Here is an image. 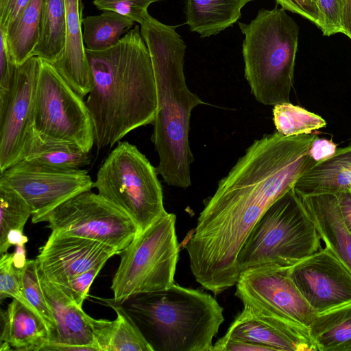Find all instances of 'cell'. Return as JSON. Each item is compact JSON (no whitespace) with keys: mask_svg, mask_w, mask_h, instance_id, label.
I'll return each mask as SVG.
<instances>
[{"mask_svg":"<svg viewBox=\"0 0 351 351\" xmlns=\"http://www.w3.org/2000/svg\"><path fill=\"white\" fill-rule=\"evenodd\" d=\"M30 0H0V29L5 31Z\"/></svg>","mask_w":351,"mask_h":351,"instance_id":"39","label":"cell"},{"mask_svg":"<svg viewBox=\"0 0 351 351\" xmlns=\"http://www.w3.org/2000/svg\"><path fill=\"white\" fill-rule=\"evenodd\" d=\"M245 77L257 101L266 106L289 102L299 27L287 10L261 9L249 23H239Z\"/></svg>","mask_w":351,"mask_h":351,"instance_id":"5","label":"cell"},{"mask_svg":"<svg viewBox=\"0 0 351 351\" xmlns=\"http://www.w3.org/2000/svg\"><path fill=\"white\" fill-rule=\"evenodd\" d=\"M32 209L24 198L10 186L0 182V254L8 252L10 230L23 231Z\"/></svg>","mask_w":351,"mask_h":351,"instance_id":"29","label":"cell"},{"mask_svg":"<svg viewBox=\"0 0 351 351\" xmlns=\"http://www.w3.org/2000/svg\"><path fill=\"white\" fill-rule=\"evenodd\" d=\"M317 137L265 135L219 180L184 246L191 272L204 289L219 294L235 285L240 249L266 210L317 164L309 152Z\"/></svg>","mask_w":351,"mask_h":351,"instance_id":"1","label":"cell"},{"mask_svg":"<svg viewBox=\"0 0 351 351\" xmlns=\"http://www.w3.org/2000/svg\"><path fill=\"white\" fill-rule=\"evenodd\" d=\"M176 215L167 213L137 234L121 252L112 280L114 302L123 304L139 294L167 289L174 284L180 247Z\"/></svg>","mask_w":351,"mask_h":351,"instance_id":"8","label":"cell"},{"mask_svg":"<svg viewBox=\"0 0 351 351\" xmlns=\"http://www.w3.org/2000/svg\"><path fill=\"white\" fill-rule=\"evenodd\" d=\"M342 26L343 34L351 39V0H346L343 12Z\"/></svg>","mask_w":351,"mask_h":351,"instance_id":"42","label":"cell"},{"mask_svg":"<svg viewBox=\"0 0 351 351\" xmlns=\"http://www.w3.org/2000/svg\"><path fill=\"white\" fill-rule=\"evenodd\" d=\"M66 19L64 53L53 66L81 97L90 92L93 80L83 39L81 0H65Z\"/></svg>","mask_w":351,"mask_h":351,"instance_id":"18","label":"cell"},{"mask_svg":"<svg viewBox=\"0 0 351 351\" xmlns=\"http://www.w3.org/2000/svg\"><path fill=\"white\" fill-rule=\"evenodd\" d=\"M18 67L10 56L5 34L0 30V93L9 90Z\"/></svg>","mask_w":351,"mask_h":351,"instance_id":"36","label":"cell"},{"mask_svg":"<svg viewBox=\"0 0 351 351\" xmlns=\"http://www.w3.org/2000/svg\"><path fill=\"white\" fill-rule=\"evenodd\" d=\"M321 238L294 187L252 228L237 258L239 273L263 265L291 267L322 249Z\"/></svg>","mask_w":351,"mask_h":351,"instance_id":"6","label":"cell"},{"mask_svg":"<svg viewBox=\"0 0 351 351\" xmlns=\"http://www.w3.org/2000/svg\"><path fill=\"white\" fill-rule=\"evenodd\" d=\"M253 0H184L186 24L202 38L217 35L232 26L241 9Z\"/></svg>","mask_w":351,"mask_h":351,"instance_id":"24","label":"cell"},{"mask_svg":"<svg viewBox=\"0 0 351 351\" xmlns=\"http://www.w3.org/2000/svg\"><path fill=\"white\" fill-rule=\"evenodd\" d=\"M32 127L45 136L67 141L89 153L95 145L93 121L83 97L51 63L40 59Z\"/></svg>","mask_w":351,"mask_h":351,"instance_id":"9","label":"cell"},{"mask_svg":"<svg viewBox=\"0 0 351 351\" xmlns=\"http://www.w3.org/2000/svg\"><path fill=\"white\" fill-rule=\"evenodd\" d=\"M43 0H30L16 19L8 26L5 34L13 62L21 66L32 57L40 38Z\"/></svg>","mask_w":351,"mask_h":351,"instance_id":"25","label":"cell"},{"mask_svg":"<svg viewBox=\"0 0 351 351\" xmlns=\"http://www.w3.org/2000/svg\"><path fill=\"white\" fill-rule=\"evenodd\" d=\"M65 0H43L40 34L32 56L51 64L62 56L66 35Z\"/></svg>","mask_w":351,"mask_h":351,"instance_id":"27","label":"cell"},{"mask_svg":"<svg viewBox=\"0 0 351 351\" xmlns=\"http://www.w3.org/2000/svg\"><path fill=\"white\" fill-rule=\"evenodd\" d=\"M289 273L317 313L351 302V271L326 246L289 267Z\"/></svg>","mask_w":351,"mask_h":351,"instance_id":"14","label":"cell"},{"mask_svg":"<svg viewBox=\"0 0 351 351\" xmlns=\"http://www.w3.org/2000/svg\"><path fill=\"white\" fill-rule=\"evenodd\" d=\"M128 300L127 311L154 351H213L224 317L209 293L174 283Z\"/></svg>","mask_w":351,"mask_h":351,"instance_id":"4","label":"cell"},{"mask_svg":"<svg viewBox=\"0 0 351 351\" xmlns=\"http://www.w3.org/2000/svg\"><path fill=\"white\" fill-rule=\"evenodd\" d=\"M306 1H307L309 3H311V4H313V5H315L317 8L316 4H315V1L316 0H306Z\"/></svg>","mask_w":351,"mask_h":351,"instance_id":"45","label":"cell"},{"mask_svg":"<svg viewBox=\"0 0 351 351\" xmlns=\"http://www.w3.org/2000/svg\"><path fill=\"white\" fill-rule=\"evenodd\" d=\"M223 337L258 343L271 350L317 351L308 327L248 304H243Z\"/></svg>","mask_w":351,"mask_h":351,"instance_id":"16","label":"cell"},{"mask_svg":"<svg viewBox=\"0 0 351 351\" xmlns=\"http://www.w3.org/2000/svg\"><path fill=\"white\" fill-rule=\"evenodd\" d=\"M287 11L297 14L314 23L319 29L322 22L317 8L306 0H275Z\"/></svg>","mask_w":351,"mask_h":351,"instance_id":"37","label":"cell"},{"mask_svg":"<svg viewBox=\"0 0 351 351\" xmlns=\"http://www.w3.org/2000/svg\"><path fill=\"white\" fill-rule=\"evenodd\" d=\"M2 329L1 343H6L11 350H42L49 342L46 326L38 315L19 300L12 298L1 313Z\"/></svg>","mask_w":351,"mask_h":351,"instance_id":"21","label":"cell"},{"mask_svg":"<svg viewBox=\"0 0 351 351\" xmlns=\"http://www.w3.org/2000/svg\"><path fill=\"white\" fill-rule=\"evenodd\" d=\"M308 328L317 351H351V302L317 313Z\"/></svg>","mask_w":351,"mask_h":351,"instance_id":"26","label":"cell"},{"mask_svg":"<svg viewBox=\"0 0 351 351\" xmlns=\"http://www.w3.org/2000/svg\"><path fill=\"white\" fill-rule=\"evenodd\" d=\"M13 259L14 253L5 252L1 254L0 301L2 302L8 297L14 298L35 312L26 300L23 293L21 280L23 269H17L14 265Z\"/></svg>","mask_w":351,"mask_h":351,"instance_id":"32","label":"cell"},{"mask_svg":"<svg viewBox=\"0 0 351 351\" xmlns=\"http://www.w3.org/2000/svg\"><path fill=\"white\" fill-rule=\"evenodd\" d=\"M160 0H93V5L101 11H112L142 24L149 15V6Z\"/></svg>","mask_w":351,"mask_h":351,"instance_id":"33","label":"cell"},{"mask_svg":"<svg viewBox=\"0 0 351 351\" xmlns=\"http://www.w3.org/2000/svg\"><path fill=\"white\" fill-rule=\"evenodd\" d=\"M268 351L269 348L237 338L221 337L213 344V351Z\"/></svg>","mask_w":351,"mask_h":351,"instance_id":"38","label":"cell"},{"mask_svg":"<svg viewBox=\"0 0 351 351\" xmlns=\"http://www.w3.org/2000/svg\"><path fill=\"white\" fill-rule=\"evenodd\" d=\"M40 58L32 56L18 67L9 90L0 93V173L21 160L32 127Z\"/></svg>","mask_w":351,"mask_h":351,"instance_id":"13","label":"cell"},{"mask_svg":"<svg viewBox=\"0 0 351 351\" xmlns=\"http://www.w3.org/2000/svg\"><path fill=\"white\" fill-rule=\"evenodd\" d=\"M336 150L337 146L331 140L317 136L313 141L309 152L311 156L317 163L332 156Z\"/></svg>","mask_w":351,"mask_h":351,"instance_id":"40","label":"cell"},{"mask_svg":"<svg viewBox=\"0 0 351 351\" xmlns=\"http://www.w3.org/2000/svg\"><path fill=\"white\" fill-rule=\"evenodd\" d=\"M273 121L276 132L286 136L311 134L326 125L319 115L290 102L274 106Z\"/></svg>","mask_w":351,"mask_h":351,"instance_id":"30","label":"cell"},{"mask_svg":"<svg viewBox=\"0 0 351 351\" xmlns=\"http://www.w3.org/2000/svg\"><path fill=\"white\" fill-rule=\"evenodd\" d=\"M300 197L338 195L351 190V144L337 149L326 160L317 162L294 186Z\"/></svg>","mask_w":351,"mask_h":351,"instance_id":"20","label":"cell"},{"mask_svg":"<svg viewBox=\"0 0 351 351\" xmlns=\"http://www.w3.org/2000/svg\"><path fill=\"white\" fill-rule=\"evenodd\" d=\"M93 85L86 104L98 150L112 147L131 131L153 123L157 93L152 63L141 29L100 51L86 49Z\"/></svg>","mask_w":351,"mask_h":351,"instance_id":"2","label":"cell"},{"mask_svg":"<svg viewBox=\"0 0 351 351\" xmlns=\"http://www.w3.org/2000/svg\"><path fill=\"white\" fill-rule=\"evenodd\" d=\"M105 264L97 266L78 274L69 280L64 285H58L67 293L81 307L84 300L88 295L89 289Z\"/></svg>","mask_w":351,"mask_h":351,"instance_id":"35","label":"cell"},{"mask_svg":"<svg viewBox=\"0 0 351 351\" xmlns=\"http://www.w3.org/2000/svg\"><path fill=\"white\" fill-rule=\"evenodd\" d=\"M40 280L56 325V336L49 343L90 346L100 351L93 328L94 318L86 314L61 287L40 274Z\"/></svg>","mask_w":351,"mask_h":351,"instance_id":"17","label":"cell"},{"mask_svg":"<svg viewBox=\"0 0 351 351\" xmlns=\"http://www.w3.org/2000/svg\"><path fill=\"white\" fill-rule=\"evenodd\" d=\"M82 23L84 45L90 51L113 47L134 25L130 19L112 11L82 18Z\"/></svg>","mask_w":351,"mask_h":351,"instance_id":"28","label":"cell"},{"mask_svg":"<svg viewBox=\"0 0 351 351\" xmlns=\"http://www.w3.org/2000/svg\"><path fill=\"white\" fill-rule=\"evenodd\" d=\"M117 314L113 321L93 319V328L100 351H154L139 327L122 304L100 299Z\"/></svg>","mask_w":351,"mask_h":351,"instance_id":"22","label":"cell"},{"mask_svg":"<svg viewBox=\"0 0 351 351\" xmlns=\"http://www.w3.org/2000/svg\"><path fill=\"white\" fill-rule=\"evenodd\" d=\"M58 168L78 169L90 162L89 153L67 141L40 134L31 127L25 140L21 160Z\"/></svg>","mask_w":351,"mask_h":351,"instance_id":"23","label":"cell"},{"mask_svg":"<svg viewBox=\"0 0 351 351\" xmlns=\"http://www.w3.org/2000/svg\"><path fill=\"white\" fill-rule=\"evenodd\" d=\"M21 280L26 300L46 326L49 337V342L53 341L56 332V321L40 284L36 259L27 260L22 270Z\"/></svg>","mask_w":351,"mask_h":351,"instance_id":"31","label":"cell"},{"mask_svg":"<svg viewBox=\"0 0 351 351\" xmlns=\"http://www.w3.org/2000/svg\"><path fill=\"white\" fill-rule=\"evenodd\" d=\"M342 217L351 233V190L336 195Z\"/></svg>","mask_w":351,"mask_h":351,"instance_id":"41","label":"cell"},{"mask_svg":"<svg viewBox=\"0 0 351 351\" xmlns=\"http://www.w3.org/2000/svg\"><path fill=\"white\" fill-rule=\"evenodd\" d=\"M51 232L96 241L121 252L138 234L133 221L91 190L67 199L39 219Z\"/></svg>","mask_w":351,"mask_h":351,"instance_id":"10","label":"cell"},{"mask_svg":"<svg viewBox=\"0 0 351 351\" xmlns=\"http://www.w3.org/2000/svg\"><path fill=\"white\" fill-rule=\"evenodd\" d=\"M158 174L135 145L120 141L100 166L93 188L133 221L138 234L167 213Z\"/></svg>","mask_w":351,"mask_h":351,"instance_id":"7","label":"cell"},{"mask_svg":"<svg viewBox=\"0 0 351 351\" xmlns=\"http://www.w3.org/2000/svg\"><path fill=\"white\" fill-rule=\"evenodd\" d=\"M14 253V265L17 269H23L27 258L25 256V245H15Z\"/></svg>","mask_w":351,"mask_h":351,"instance_id":"44","label":"cell"},{"mask_svg":"<svg viewBox=\"0 0 351 351\" xmlns=\"http://www.w3.org/2000/svg\"><path fill=\"white\" fill-rule=\"evenodd\" d=\"M0 182L15 189L32 209V222L71 197L93 188L87 170L58 168L20 160L0 173Z\"/></svg>","mask_w":351,"mask_h":351,"instance_id":"11","label":"cell"},{"mask_svg":"<svg viewBox=\"0 0 351 351\" xmlns=\"http://www.w3.org/2000/svg\"><path fill=\"white\" fill-rule=\"evenodd\" d=\"M120 252L102 243L51 232L36 256L40 274L64 285L78 274L106 261Z\"/></svg>","mask_w":351,"mask_h":351,"instance_id":"15","label":"cell"},{"mask_svg":"<svg viewBox=\"0 0 351 351\" xmlns=\"http://www.w3.org/2000/svg\"><path fill=\"white\" fill-rule=\"evenodd\" d=\"M300 197L325 246L351 271V233L342 217L337 196L320 194Z\"/></svg>","mask_w":351,"mask_h":351,"instance_id":"19","label":"cell"},{"mask_svg":"<svg viewBox=\"0 0 351 351\" xmlns=\"http://www.w3.org/2000/svg\"><path fill=\"white\" fill-rule=\"evenodd\" d=\"M289 269L263 265L245 269L235 284V295L243 304L293 319L309 328L317 313L291 280Z\"/></svg>","mask_w":351,"mask_h":351,"instance_id":"12","label":"cell"},{"mask_svg":"<svg viewBox=\"0 0 351 351\" xmlns=\"http://www.w3.org/2000/svg\"><path fill=\"white\" fill-rule=\"evenodd\" d=\"M28 239L24 235L23 230L14 229L8 233L7 243L9 248L11 245H25Z\"/></svg>","mask_w":351,"mask_h":351,"instance_id":"43","label":"cell"},{"mask_svg":"<svg viewBox=\"0 0 351 351\" xmlns=\"http://www.w3.org/2000/svg\"><path fill=\"white\" fill-rule=\"evenodd\" d=\"M346 0H316L315 4L322 22L324 36L342 33L343 12Z\"/></svg>","mask_w":351,"mask_h":351,"instance_id":"34","label":"cell"},{"mask_svg":"<svg viewBox=\"0 0 351 351\" xmlns=\"http://www.w3.org/2000/svg\"><path fill=\"white\" fill-rule=\"evenodd\" d=\"M149 15L140 25L154 73L157 110L152 141L159 157L156 171L169 186H191L194 160L189 134L192 110L205 103L187 86L184 63L186 46L176 31Z\"/></svg>","mask_w":351,"mask_h":351,"instance_id":"3","label":"cell"}]
</instances>
